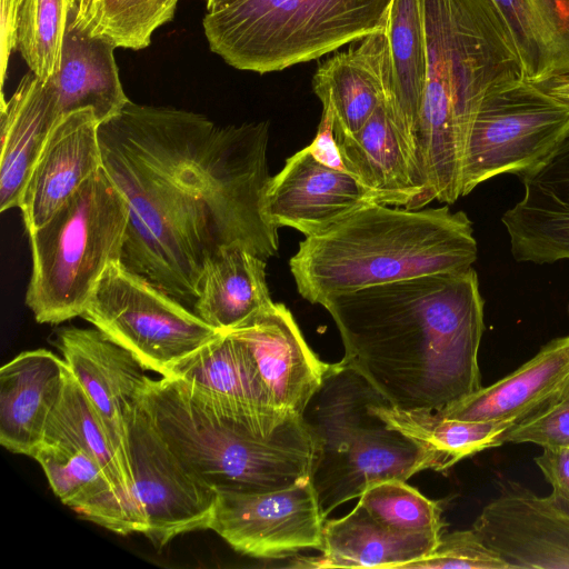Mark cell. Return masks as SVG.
I'll list each match as a JSON object with an SVG mask.
<instances>
[{
    "label": "cell",
    "instance_id": "cell-1",
    "mask_svg": "<svg viewBox=\"0 0 569 569\" xmlns=\"http://www.w3.org/2000/svg\"><path fill=\"white\" fill-rule=\"evenodd\" d=\"M102 167L129 209L121 263L192 307L222 248L268 260L278 228L262 212L269 123L218 126L203 114L132 101L100 123Z\"/></svg>",
    "mask_w": 569,
    "mask_h": 569
},
{
    "label": "cell",
    "instance_id": "cell-2",
    "mask_svg": "<svg viewBox=\"0 0 569 569\" xmlns=\"http://www.w3.org/2000/svg\"><path fill=\"white\" fill-rule=\"evenodd\" d=\"M320 305L341 337L340 361L392 406L439 410L481 388L485 301L472 267L366 287Z\"/></svg>",
    "mask_w": 569,
    "mask_h": 569
},
{
    "label": "cell",
    "instance_id": "cell-3",
    "mask_svg": "<svg viewBox=\"0 0 569 569\" xmlns=\"http://www.w3.org/2000/svg\"><path fill=\"white\" fill-rule=\"evenodd\" d=\"M427 83L418 147L436 199L461 197L463 151L491 93L526 80L512 37L492 0H422Z\"/></svg>",
    "mask_w": 569,
    "mask_h": 569
},
{
    "label": "cell",
    "instance_id": "cell-4",
    "mask_svg": "<svg viewBox=\"0 0 569 569\" xmlns=\"http://www.w3.org/2000/svg\"><path fill=\"white\" fill-rule=\"evenodd\" d=\"M477 254L472 223L463 211L368 202L306 237L289 267L299 295L320 305L366 287L465 270Z\"/></svg>",
    "mask_w": 569,
    "mask_h": 569
},
{
    "label": "cell",
    "instance_id": "cell-5",
    "mask_svg": "<svg viewBox=\"0 0 569 569\" xmlns=\"http://www.w3.org/2000/svg\"><path fill=\"white\" fill-rule=\"evenodd\" d=\"M141 399L170 448L217 491L266 492L310 480L316 443L302 416L260 438L220 418L172 378H150Z\"/></svg>",
    "mask_w": 569,
    "mask_h": 569
},
{
    "label": "cell",
    "instance_id": "cell-6",
    "mask_svg": "<svg viewBox=\"0 0 569 569\" xmlns=\"http://www.w3.org/2000/svg\"><path fill=\"white\" fill-rule=\"evenodd\" d=\"M379 395L339 361L331 363L302 413L316 443L310 481L325 518L377 481H406L427 469H449L441 456L391 429L373 412Z\"/></svg>",
    "mask_w": 569,
    "mask_h": 569
},
{
    "label": "cell",
    "instance_id": "cell-7",
    "mask_svg": "<svg viewBox=\"0 0 569 569\" xmlns=\"http://www.w3.org/2000/svg\"><path fill=\"white\" fill-rule=\"evenodd\" d=\"M392 0H232L202 20L210 50L260 74L318 59L386 27Z\"/></svg>",
    "mask_w": 569,
    "mask_h": 569
},
{
    "label": "cell",
    "instance_id": "cell-8",
    "mask_svg": "<svg viewBox=\"0 0 569 569\" xmlns=\"http://www.w3.org/2000/svg\"><path fill=\"white\" fill-rule=\"evenodd\" d=\"M128 223L127 200L101 167L28 232L32 270L26 305L39 323L82 316L104 270L121 261Z\"/></svg>",
    "mask_w": 569,
    "mask_h": 569
},
{
    "label": "cell",
    "instance_id": "cell-9",
    "mask_svg": "<svg viewBox=\"0 0 569 569\" xmlns=\"http://www.w3.org/2000/svg\"><path fill=\"white\" fill-rule=\"evenodd\" d=\"M81 317L161 377L220 333L121 261L104 270Z\"/></svg>",
    "mask_w": 569,
    "mask_h": 569
},
{
    "label": "cell",
    "instance_id": "cell-10",
    "mask_svg": "<svg viewBox=\"0 0 569 569\" xmlns=\"http://www.w3.org/2000/svg\"><path fill=\"white\" fill-rule=\"evenodd\" d=\"M569 133V102L521 80L489 94L467 138L461 197L503 173L543 161Z\"/></svg>",
    "mask_w": 569,
    "mask_h": 569
},
{
    "label": "cell",
    "instance_id": "cell-11",
    "mask_svg": "<svg viewBox=\"0 0 569 569\" xmlns=\"http://www.w3.org/2000/svg\"><path fill=\"white\" fill-rule=\"evenodd\" d=\"M127 443L131 492L144 522L142 535L161 548L179 535L209 529L218 491L170 448L141 396L127 421Z\"/></svg>",
    "mask_w": 569,
    "mask_h": 569
},
{
    "label": "cell",
    "instance_id": "cell-12",
    "mask_svg": "<svg viewBox=\"0 0 569 569\" xmlns=\"http://www.w3.org/2000/svg\"><path fill=\"white\" fill-rule=\"evenodd\" d=\"M325 519L308 480L266 492L218 491L209 529L242 555L282 559L320 551Z\"/></svg>",
    "mask_w": 569,
    "mask_h": 569
},
{
    "label": "cell",
    "instance_id": "cell-13",
    "mask_svg": "<svg viewBox=\"0 0 569 569\" xmlns=\"http://www.w3.org/2000/svg\"><path fill=\"white\" fill-rule=\"evenodd\" d=\"M220 418L260 438H267L295 416L272 402L247 347L228 332L177 363L166 376Z\"/></svg>",
    "mask_w": 569,
    "mask_h": 569
},
{
    "label": "cell",
    "instance_id": "cell-14",
    "mask_svg": "<svg viewBox=\"0 0 569 569\" xmlns=\"http://www.w3.org/2000/svg\"><path fill=\"white\" fill-rule=\"evenodd\" d=\"M472 529L510 569H569V507L503 481Z\"/></svg>",
    "mask_w": 569,
    "mask_h": 569
},
{
    "label": "cell",
    "instance_id": "cell-15",
    "mask_svg": "<svg viewBox=\"0 0 569 569\" xmlns=\"http://www.w3.org/2000/svg\"><path fill=\"white\" fill-rule=\"evenodd\" d=\"M57 343L71 373L94 407L131 487L127 421L150 379L146 368L130 351L97 328H64L59 331Z\"/></svg>",
    "mask_w": 569,
    "mask_h": 569
},
{
    "label": "cell",
    "instance_id": "cell-16",
    "mask_svg": "<svg viewBox=\"0 0 569 569\" xmlns=\"http://www.w3.org/2000/svg\"><path fill=\"white\" fill-rule=\"evenodd\" d=\"M227 332L251 353L274 406L287 416H302L331 363L311 350L291 311L272 302Z\"/></svg>",
    "mask_w": 569,
    "mask_h": 569
},
{
    "label": "cell",
    "instance_id": "cell-17",
    "mask_svg": "<svg viewBox=\"0 0 569 569\" xmlns=\"http://www.w3.org/2000/svg\"><path fill=\"white\" fill-rule=\"evenodd\" d=\"M368 202L375 201L357 178L320 163L305 147L270 177L262 212L276 228H293L308 237Z\"/></svg>",
    "mask_w": 569,
    "mask_h": 569
},
{
    "label": "cell",
    "instance_id": "cell-18",
    "mask_svg": "<svg viewBox=\"0 0 569 569\" xmlns=\"http://www.w3.org/2000/svg\"><path fill=\"white\" fill-rule=\"evenodd\" d=\"M519 177L523 196L501 218L513 259L537 264L569 259V133Z\"/></svg>",
    "mask_w": 569,
    "mask_h": 569
},
{
    "label": "cell",
    "instance_id": "cell-19",
    "mask_svg": "<svg viewBox=\"0 0 569 569\" xmlns=\"http://www.w3.org/2000/svg\"><path fill=\"white\" fill-rule=\"evenodd\" d=\"M338 144L347 171L375 202L421 209L436 199L385 100L357 133Z\"/></svg>",
    "mask_w": 569,
    "mask_h": 569
},
{
    "label": "cell",
    "instance_id": "cell-20",
    "mask_svg": "<svg viewBox=\"0 0 569 569\" xmlns=\"http://www.w3.org/2000/svg\"><path fill=\"white\" fill-rule=\"evenodd\" d=\"M99 126L91 108L58 119L19 204L27 232L47 222L102 167Z\"/></svg>",
    "mask_w": 569,
    "mask_h": 569
},
{
    "label": "cell",
    "instance_id": "cell-21",
    "mask_svg": "<svg viewBox=\"0 0 569 569\" xmlns=\"http://www.w3.org/2000/svg\"><path fill=\"white\" fill-rule=\"evenodd\" d=\"M313 92L332 117L337 141L357 133L392 93V71L385 29L318 66Z\"/></svg>",
    "mask_w": 569,
    "mask_h": 569
},
{
    "label": "cell",
    "instance_id": "cell-22",
    "mask_svg": "<svg viewBox=\"0 0 569 569\" xmlns=\"http://www.w3.org/2000/svg\"><path fill=\"white\" fill-rule=\"evenodd\" d=\"M69 373L64 359L46 349L24 351L0 369V443L32 457Z\"/></svg>",
    "mask_w": 569,
    "mask_h": 569
},
{
    "label": "cell",
    "instance_id": "cell-23",
    "mask_svg": "<svg viewBox=\"0 0 569 569\" xmlns=\"http://www.w3.org/2000/svg\"><path fill=\"white\" fill-rule=\"evenodd\" d=\"M569 388V335L552 339L517 370L488 387L436 410L467 421L521 422Z\"/></svg>",
    "mask_w": 569,
    "mask_h": 569
},
{
    "label": "cell",
    "instance_id": "cell-24",
    "mask_svg": "<svg viewBox=\"0 0 569 569\" xmlns=\"http://www.w3.org/2000/svg\"><path fill=\"white\" fill-rule=\"evenodd\" d=\"M108 38L93 34L79 18L76 0H70L59 72L49 81L59 117L91 108L100 123L117 116L129 99L122 88Z\"/></svg>",
    "mask_w": 569,
    "mask_h": 569
},
{
    "label": "cell",
    "instance_id": "cell-25",
    "mask_svg": "<svg viewBox=\"0 0 569 569\" xmlns=\"http://www.w3.org/2000/svg\"><path fill=\"white\" fill-rule=\"evenodd\" d=\"M442 533L402 532L377 521L358 500L355 508L339 519H325L322 548L316 557L298 556L292 568H389L430 553Z\"/></svg>",
    "mask_w": 569,
    "mask_h": 569
},
{
    "label": "cell",
    "instance_id": "cell-26",
    "mask_svg": "<svg viewBox=\"0 0 569 569\" xmlns=\"http://www.w3.org/2000/svg\"><path fill=\"white\" fill-rule=\"evenodd\" d=\"M50 81L33 72L22 77L0 108V210L19 208L24 187L59 119Z\"/></svg>",
    "mask_w": 569,
    "mask_h": 569
},
{
    "label": "cell",
    "instance_id": "cell-27",
    "mask_svg": "<svg viewBox=\"0 0 569 569\" xmlns=\"http://www.w3.org/2000/svg\"><path fill=\"white\" fill-rule=\"evenodd\" d=\"M32 458L41 466L56 496L81 517L119 535L143 532L141 517L82 450L42 442Z\"/></svg>",
    "mask_w": 569,
    "mask_h": 569
},
{
    "label": "cell",
    "instance_id": "cell-28",
    "mask_svg": "<svg viewBox=\"0 0 569 569\" xmlns=\"http://www.w3.org/2000/svg\"><path fill=\"white\" fill-rule=\"evenodd\" d=\"M385 31L392 71V93L385 102L425 172L418 147L428 66L422 0H392Z\"/></svg>",
    "mask_w": 569,
    "mask_h": 569
},
{
    "label": "cell",
    "instance_id": "cell-29",
    "mask_svg": "<svg viewBox=\"0 0 569 569\" xmlns=\"http://www.w3.org/2000/svg\"><path fill=\"white\" fill-rule=\"evenodd\" d=\"M266 262L243 247L222 248L203 271L192 310L220 332L236 328L273 302Z\"/></svg>",
    "mask_w": 569,
    "mask_h": 569
},
{
    "label": "cell",
    "instance_id": "cell-30",
    "mask_svg": "<svg viewBox=\"0 0 569 569\" xmlns=\"http://www.w3.org/2000/svg\"><path fill=\"white\" fill-rule=\"evenodd\" d=\"M371 408L388 427L441 456L448 468L485 449L503 445V433L515 425L510 421L446 418L429 409H401L381 395Z\"/></svg>",
    "mask_w": 569,
    "mask_h": 569
},
{
    "label": "cell",
    "instance_id": "cell-31",
    "mask_svg": "<svg viewBox=\"0 0 569 569\" xmlns=\"http://www.w3.org/2000/svg\"><path fill=\"white\" fill-rule=\"evenodd\" d=\"M43 442L72 446L91 457L102 468L120 496L142 519L122 462L94 407L70 369L62 395L49 417Z\"/></svg>",
    "mask_w": 569,
    "mask_h": 569
},
{
    "label": "cell",
    "instance_id": "cell-32",
    "mask_svg": "<svg viewBox=\"0 0 569 569\" xmlns=\"http://www.w3.org/2000/svg\"><path fill=\"white\" fill-rule=\"evenodd\" d=\"M69 4L70 0H21L17 50L43 81L59 72Z\"/></svg>",
    "mask_w": 569,
    "mask_h": 569
},
{
    "label": "cell",
    "instance_id": "cell-33",
    "mask_svg": "<svg viewBox=\"0 0 569 569\" xmlns=\"http://www.w3.org/2000/svg\"><path fill=\"white\" fill-rule=\"evenodd\" d=\"M78 16L93 34L132 50L147 48L153 32L172 20L162 0H88Z\"/></svg>",
    "mask_w": 569,
    "mask_h": 569
},
{
    "label": "cell",
    "instance_id": "cell-34",
    "mask_svg": "<svg viewBox=\"0 0 569 569\" xmlns=\"http://www.w3.org/2000/svg\"><path fill=\"white\" fill-rule=\"evenodd\" d=\"M358 500L381 525L402 532L442 533L440 500H431L405 480L386 479L370 485Z\"/></svg>",
    "mask_w": 569,
    "mask_h": 569
},
{
    "label": "cell",
    "instance_id": "cell-35",
    "mask_svg": "<svg viewBox=\"0 0 569 569\" xmlns=\"http://www.w3.org/2000/svg\"><path fill=\"white\" fill-rule=\"evenodd\" d=\"M525 69L526 80L542 84L555 77L553 54L531 0H492Z\"/></svg>",
    "mask_w": 569,
    "mask_h": 569
},
{
    "label": "cell",
    "instance_id": "cell-36",
    "mask_svg": "<svg viewBox=\"0 0 569 569\" xmlns=\"http://www.w3.org/2000/svg\"><path fill=\"white\" fill-rule=\"evenodd\" d=\"M510 569L509 565L490 549L471 528L442 533L437 547L401 569Z\"/></svg>",
    "mask_w": 569,
    "mask_h": 569
},
{
    "label": "cell",
    "instance_id": "cell-37",
    "mask_svg": "<svg viewBox=\"0 0 569 569\" xmlns=\"http://www.w3.org/2000/svg\"><path fill=\"white\" fill-rule=\"evenodd\" d=\"M569 446V388L553 402L503 433V443Z\"/></svg>",
    "mask_w": 569,
    "mask_h": 569
},
{
    "label": "cell",
    "instance_id": "cell-38",
    "mask_svg": "<svg viewBox=\"0 0 569 569\" xmlns=\"http://www.w3.org/2000/svg\"><path fill=\"white\" fill-rule=\"evenodd\" d=\"M531 2L552 50L553 78L569 74V0H531Z\"/></svg>",
    "mask_w": 569,
    "mask_h": 569
},
{
    "label": "cell",
    "instance_id": "cell-39",
    "mask_svg": "<svg viewBox=\"0 0 569 569\" xmlns=\"http://www.w3.org/2000/svg\"><path fill=\"white\" fill-rule=\"evenodd\" d=\"M535 462L551 485L553 499L569 507V446L545 447Z\"/></svg>",
    "mask_w": 569,
    "mask_h": 569
},
{
    "label": "cell",
    "instance_id": "cell-40",
    "mask_svg": "<svg viewBox=\"0 0 569 569\" xmlns=\"http://www.w3.org/2000/svg\"><path fill=\"white\" fill-rule=\"evenodd\" d=\"M1 2V103L0 108L6 104L4 100V82L8 74L9 60L14 50L18 48V29L19 13L21 0H0Z\"/></svg>",
    "mask_w": 569,
    "mask_h": 569
},
{
    "label": "cell",
    "instance_id": "cell-41",
    "mask_svg": "<svg viewBox=\"0 0 569 569\" xmlns=\"http://www.w3.org/2000/svg\"><path fill=\"white\" fill-rule=\"evenodd\" d=\"M307 148L320 163L337 170L347 171L333 132L332 117L327 109H322V117L316 137Z\"/></svg>",
    "mask_w": 569,
    "mask_h": 569
},
{
    "label": "cell",
    "instance_id": "cell-42",
    "mask_svg": "<svg viewBox=\"0 0 569 569\" xmlns=\"http://www.w3.org/2000/svg\"><path fill=\"white\" fill-rule=\"evenodd\" d=\"M540 86L551 94L569 102V74L553 78Z\"/></svg>",
    "mask_w": 569,
    "mask_h": 569
},
{
    "label": "cell",
    "instance_id": "cell-43",
    "mask_svg": "<svg viewBox=\"0 0 569 569\" xmlns=\"http://www.w3.org/2000/svg\"><path fill=\"white\" fill-rule=\"evenodd\" d=\"M232 0H206V9L207 11H212L223 7Z\"/></svg>",
    "mask_w": 569,
    "mask_h": 569
},
{
    "label": "cell",
    "instance_id": "cell-44",
    "mask_svg": "<svg viewBox=\"0 0 569 569\" xmlns=\"http://www.w3.org/2000/svg\"><path fill=\"white\" fill-rule=\"evenodd\" d=\"M162 3L168 16L173 19L178 0H162Z\"/></svg>",
    "mask_w": 569,
    "mask_h": 569
},
{
    "label": "cell",
    "instance_id": "cell-45",
    "mask_svg": "<svg viewBox=\"0 0 569 569\" xmlns=\"http://www.w3.org/2000/svg\"><path fill=\"white\" fill-rule=\"evenodd\" d=\"M87 1H88V0H79V1L77 2L78 8L83 7V6H84V3H86Z\"/></svg>",
    "mask_w": 569,
    "mask_h": 569
},
{
    "label": "cell",
    "instance_id": "cell-46",
    "mask_svg": "<svg viewBox=\"0 0 569 569\" xmlns=\"http://www.w3.org/2000/svg\"><path fill=\"white\" fill-rule=\"evenodd\" d=\"M87 2H88V1H87ZM87 2H86V3H87ZM86 3H84V4H86ZM81 8H82V7H81ZM79 9H80V8H79Z\"/></svg>",
    "mask_w": 569,
    "mask_h": 569
},
{
    "label": "cell",
    "instance_id": "cell-47",
    "mask_svg": "<svg viewBox=\"0 0 569 569\" xmlns=\"http://www.w3.org/2000/svg\"><path fill=\"white\" fill-rule=\"evenodd\" d=\"M76 1L78 2L79 0H76Z\"/></svg>",
    "mask_w": 569,
    "mask_h": 569
},
{
    "label": "cell",
    "instance_id": "cell-48",
    "mask_svg": "<svg viewBox=\"0 0 569 569\" xmlns=\"http://www.w3.org/2000/svg\"><path fill=\"white\" fill-rule=\"evenodd\" d=\"M568 311H569V308H568Z\"/></svg>",
    "mask_w": 569,
    "mask_h": 569
}]
</instances>
